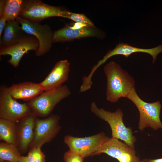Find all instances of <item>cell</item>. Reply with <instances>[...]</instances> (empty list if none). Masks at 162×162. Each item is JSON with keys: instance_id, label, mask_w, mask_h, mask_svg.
<instances>
[{"instance_id": "cell-1", "label": "cell", "mask_w": 162, "mask_h": 162, "mask_svg": "<svg viewBox=\"0 0 162 162\" xmlns=\"http://www.w3.org/2000/svg\"><path fill=\"white\" fill-rule=\"evenodd\" d=\"M104 70L107 80V100L112 103H115L121 98H127L135 88L133 78L128 72L113 61L106 64Z\"/></svg>"}, {"instance_id": "cell-2", "label": "cell", "mask_w": 162, "mask_h": 162, "mask_svg": "<svg viewBox=\"0 0 162 162\" xmlns=\"http://www.w3.org/2000/svg\"><path fill=\"white\" fill-rule=\"evenodd\" d=\"M91 111L101 119L106 122L111 128L112 137L123 141L131 148L134 149L136 139L133 135L132 129L124 124L123 113L120 109L114 112H110L102 108H99L94 102L90 104Z\"/></svg>"}, {"instance_id": "cell-3", "label": "cell", "mask_w": 162, "mask_h": 162, "mask_svg": "<svg viewBox=\"0 0 162 162\" xmlns=\"http://www.w3.org/2000/svg\"><path fill=\"white\" fill-rule=\"evenodd\" d=\"M71 94L68 86L62 85L54 89L43 92L27 103L31 113L36 117H46L58 103Z\"/></svg>"}, {"instance_id": "cell-4", "label": "cell", "mask_w": 162, "mask_h": 162, "mask_svg": "<svg viewBox=\"0 0 162 162\" xmlns=\"http://www.w3.org/2000/svg\"><path fill=\"white\" fill-rule=\"evenodd\" d=\"M137 108L140 114L138 128L143 130L149 127L154 130H162V123L160 118L161 105L160 101L148 103L142 100L136 93L135 88L127 97Z\"/></svg>"}, {"instance_id": "cell-5", "label": "cell", "mask_w": 162, "mask_h": 162, "mask_svg": "<svg viewBox=\"0 0 162 162\" xmlns=\"http://www.w3.org/2000/svg\"><path fill=\"white\" fill-rule=\"evenodd\" d=\"M16 20L26 33L34 36L38 41L39 46L35 53L37 56H41L49 51L53 43V32L49 25H42L39 22L29 21L20 16Z\"/></svg>"}, {"instance_id": "cell-6", "label": "cell", "mask_w": 162, "mask_h": 162, "mask_svg": "<svg viewBox=\"0 0 162 162\" xmlns=\"http://www.w3.org/2000/svg\"><path fill=\"white\" fill-rule=\"evenodd\" d=\"M31 113L27 103H19L10 95L7 87L1 86L0 118L16 123Z\"/></svg>"}, {"instance_id": "cell-7", "label": "cell", "mask_w": 162, "mask_h": 162, "mask_svg": "<svg viewBox=\"0 0 162 162\" xmlns=\"http://www.w3.org/2000/svg\"><path fill=\"white\" fill-rule=\"evenodd\" d=\"M109 138L104 133L101 132L84 137L65 136L64 142L69 150L75 152L84 158L94 156L95 152Z\"/></svg>"}, {"instance_id": "cell-8", "label": "cell", "mask_w": 162, "mask_h": 162, "mask_svg": "<svg viewBox=\"0 0 162 162\" xmlns=\"http://www.w3.org/2000/svg\"><path fill=\"white\" fill-rule=\"evenodd\" d=\"M61 7L51 6L39 0H24L19 16L29 21L39 22L45 19L60 17L64 10Z\"/></svg>"}, {"instance_id": "cell-9", "label": "cell", "mask_w": 162, "mask_h": 162, "mask_svg": "<svg viewBox=\"0 0 162 162\" xmlns=\"http://www.w3.org/2000/svg\"><path fill=\"white\" fill-rule=\"evenodd\" d=\"M60 119V116L56 114L51 115L43 119L36 118L34 139L30 148H41L44 144L51 141L61 128L59 124Z\"/></svg>"}, {"instance_id": "cell-10", "label": "cell", "mask_w": 162, "mask_h": 162, "mask_svg": "<svg viewBox=\"0 0 162 162\" xmlns=\"http://www.w3.org/2000/svg\"><path fill=\"white\" fill-rule=\"evenodd\" d=\"M104 153L117 159L119 162H138L134 149L116 138H108L94 156Z\"/></svg>"}, {"instance_id": "cell-11", "label": "cell", "mask_w": 162, "mask_h": 162, "mask_svg": "<svg viewBox=\"0 0 162 162\" xmlns=\"http://www.w3.org/2000/svg\"><path fill=\"white\" fill-rule=\"evenodd\" d=\"M39 46V42L34 36L27 34L20 41L12 45L1 47L0 56L9 55L8 62L15 68L17 67L23 55L30 50L36 52Z\"/></svg>"}, {"instance_id": "cell-12", "label": "cell", "mask_w": 162, "mask_h": 162, "mask_svg": "<svg viewBox=\"0 0 162 162\" xmlns=\"http://www.w3.org/2000/svg\"><path fill=\"white\" fill-rule=\"evenodd\" d=\"M105 37V33L95 27L87 26L80 29H73L69 24L53 32L52 42L62 43L88 37L102 39Z\"/></svg>"}, {"instance_id": "cell-13", "label": "cell", "mask_w": 162, "mask_h": 162, "mask_svg": "<svg viewBox=\"0 0 162 162\" xmlns=\"http://www.w3.org/2000/svg\"><path fill=\"white\" fill-rule=\"evenodd\" d=\"M162 52V44L155 47L149 49H143L138 48L123 43H119L117 45L116 47L112 50H109L92 68L89 75L93 76L96 70L101 65L104 63L108 59L116 55H121L128 58L132 54L137 52L147 53L152 56L153 58V64L156 60L157 56Z\"/></svg>"}, {"instance_id": "cell-14", "label": "cell", "mask_w": 162, "mask_h": 162, "mask_svg": "<svg viewBox=\"0 0 162 162\" xmlns=\"http://www.w3.org/2000/svg\"><path fill=\"white\" fill-rule=\"evenodd\" d=\"M36 118L31 113L21 119L16 124V146L21 153L27 152L30 148L34 139Z\"/></svg>"}, {"instance_id": "cell-15", "label": "cell", "mask_w": 162, "mask_h": 162, "mask_svg": "<svg viewBox=\"0 0 162 162\" xmlns=\"http://www.w3.org/2000/svg\"><path fill=\"white\" fill-rule=\"evenodd\" d=\"M70 64L67 59L57 62L45 78L39 84L44 91L56 89L68 79Z\"/></svg>"}, {"instance_id": "cell-16", "label": "cell", "mask_w": 162, "mask_h": 162, "mask_svg": "<svg viewBox=\"0 0 162 162\" xmlns=\"http://www.w3.org/2000/svg\"><path fill=\"white\" fill-rule=\"evenodd\" d=\"M8 90L10 95L14 99L28 101L44 92L39 83L30 82L13 84L8 87Z\"/></svg>"}, {"instance_id": "cell-17", "label": "cell", "mask_w": 162, "mask_h": 162, "mask_svg": "<svg viewBox=\"0 0 162 162\" xmlns=\"http://www.w3.org/2000/svg\"><path fill=\"white\" fill-rule=\"evenodd\" d=\"M20 25L16 20L7 22L0 40V47L15 44L27 34L22 29Z\"/></svg>"}, {"instance_id": "cell-18", "label": "cell", "mask_w": 162, "mask_h": 162, "mask_svg": "<svg viewBox=\"0 0 162 162\" xmlns=\"http://www.w3.org/2000/svg\"><path fill=\"white\" fill-rule=\"evenodd\" d=\"M17 124L16 123L0 118V140L16 146Z\"/></svg>"}, {"instance_id": "cell-19", "label": "cell", "mask_w": 162, "mask_h": 162, "mask_svg": "<svg viewBox=\"0 0 162 162\" xmlns=\"http://www.w3.org/2000/svg\"><path fill=\"white\" fill-rule=\"evenodd\" d=\"M21 153L15 145L5 142L0 143V162H18Z\"/></svg>"}, {"instance_id": "cell-20", "label": "cell", "mask_w": 162, "mask_h": 162, "mask_svg": "<svg viewBox=\"0 0 162 162\" xmlns=\"http://www.w3.org/2000/svg\"><path fill=\"white\" fill-rule=\"evenodd\" d=\"M24 0H5L3 13L0 18H4L7 21L15 20L19 16Z\"/></svg>"}, {"instance_id": "cell-21", "label": "cell", "mask_w": 162, "mask_h": 162, "mask_svg": "<svg viewBox=\"0 0 162 162\" xmlns=\"http://www.w3.org/2000/svg\"><path fill=\"white\" fill-rule=\"evenodd\" d=\"M60 17L68 18L75 22L83 23L89 26L95 27L91 20L84 14L72 13L64 10L60 14Z\"/></svg>"}, {"instance_id": "cell-22", "label": "cell", "mask_w": 162, "mask_h": 162, "mask_svg": "<svg viewBox=\"0 0 162 162\" xmlns=\"http://www.w3.org/2000/svg\"><path fill=\"white\" fill-rule=\"evenodd\" d=\"M41 148L33 147L30 148L26 156L30 162H45V156Z\"/></svg>"}, {"instance_id": "cell-23", "label": "cell", "mask_w": 162, "mask_h": 162, "mask_svg": "<svg viewBox=\"0 0 162 162\" xmlns=\"http://www.w3.org/2000/svg\"><path fill=\"white\" fill-rule=\"evenodd\" d=\"M84 158L78 153L69 150L63 156L64 162H83Z\"/></svg>"}, {"instance_id": "cell-24", "label": "cell", "mask_w": 162, "mask_h": 162, "mask_svg": "<svg viewBox=\"0 0 162 162\" xmlns=\"http://www.w3.org/2000/svg\"><path fill=\"white\" fill-rule=\"evenodd\" d=\"M87 26H89L83 23L76 22L70 24V27L73 29H80Z\"/></svg>"}, {"instance_id": "cell-25", "label": "cell", "mask_w": 162, "mask_h": 162, "mask_svg": "<svg viewBox=\"0 0 162 162\" xmlns=\"http://www.w3.org/2000/svg\"><path fill=\"white\" fill-rule=\"evenodd\" d=\"M18 162H30L28 160L27 156H21L19 158Z\"/></svg>"}, {"instance_id": "cell-26", "label": "cell", "mask_w": 162, "mask_h": 162, "mask_svg": "<svg viewBox=\"0 0 162 162\" xmlns=\"http://www.w3.org/2000/svg\"><path fill=\"white\" fill-rule=\"evenodd\" d=\"M149 161L150 162H162V158L154 159H149Z\"/></svg>"}, {"instance_id": "cell-27", "label": "cell", "mask_w": 162, "mask_h": 162, "mask_svg": "<svg viewBox=\"0 0 162 162\" xmlns=\"http://www.w3.org/2000/svg\"><path fill=\"white\" fill-rule=\"evenodd\" d=\"M138 162H150L149 159L144 158L141 160H140Z\"/></svg>"}, {"instance_id": "cell-28", "label": "cell", "mask_w": 162, "mask_h": 162, "mask_svg": "<svg viewBox=\"0 0 162 162\" xmlns=\"http://www.w3.org/2000/svg\"><path fill=\"white\" fill-rule=\"evenodd\" d=\"M3 162H10L4 161Z\"/></svg>"}]
</instances>
